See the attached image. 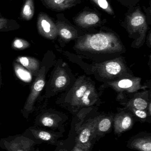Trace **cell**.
<instances>
[{
  "label": "cell",
  "mask_w": 151,
  "mask_h": 151,
  "mask_svg": "<svg viewBox=\"0 0 151 151\" xmlns=\"http://www.w3.org/2000/svg\"><path fill=\"white\" fill-rule=\"evenodd\" d=\"M101 9H103L105 12L111 15H113V10L112 9L110 4L107 0H93Z\"/></svg>",
  "instance_id": "obj_23"
},
{
  "label": "cell",
  "mask_w": 151,
  "mask_h": 151,
  "mask_svg": "<svg viewBox=\"0 0 151 151\" xmlns=\"http://www.w3.org/2000/svg\"><path fill=\"white\" fill-rule=\"evenodd\" d=\"M8 24V20L4 18H0V31L6 28Z\"/></svg>",
  "instance_id": "obj_27"
},
{
  "label": "cell",
  "mask_w": 151,
  "mask_h": 151,
  "mask_svg": "<svg viewBox=\"0 0 151 151\" xmlns=\"http://www.w3.org/2000/svg\"><path fill=\"white\" fill-rule=\"evenodd\" d=\"M37 26L39 34L47 39L53 40L58 35L56 25L46 13H39Z\"/></svg>",
  "instance_id": "obj_7"
},
{
  "label": "cell",
  "mask_w": 151,
  "mask_h": 151,
  "mask_svg": "<svg viewBox=\"0 0 151 151\" xmlns=\"http://www.w3.org/2000/svg\"><path fill=\"white\" fill-rule=\"evenodd\" d=\"M34 14L33 0H26L21 12V18L26 20L32 19Z\"/></svg>",
  "instance_id": "obj_18"
},
{
  "label": "cell",
  "mask_w": 151,
  "mask_h": 151,
  "mask_svg": "<svg viewBox=\"0 0 151 151\" xmlns=\"http://www.w3.org/2000/svg\"><path fill=\"white\" fill-rule=\"evenodd\" d=\"M67 78L62 73H59L53 80V85L56 89H59L65 86L67 83Z\"/></svg>",
  "instance_id": "obj_21"
},
{
  "label": "cell",
  "mask_w": 151,
  "mask_h": 151,
  "mask_svg": "<svg viewBox=\"0 0 151 151\" xmlns=\"http://www.w3.org/2000/svg\"><path fill=\"white\" fill-rule=\"evenodd\" d=\"M102 69L107 75H117L122 71L123 65L118 61H112L105 63Z\"/></svg>",
  "instance_id": "obj_17"
},
{
  "label": "cell",
  "mask_w": 151,
  "mask_h": 151,
  "mask_svg": "<svg viewBox=\"0 0 151 151\" xmlns=\"http://www.w3.org/2000/svg\"><path fill=\"white\" fill-rule=\"evenodd\" d=\"M30 46V43L25 40L17 38L14 39L12 43V47L18 50H23L28 48Z\"/></svg>",
  "instance_id": "obj_22"
},
{
  "label": "cell",
  "mask_w": 151,
  "mask_h": 151,
  "mask_svg": "<svg viewBox=\"0 0 151 151\" xmlns=\"http://www.w3.org/2000/svg\"><path fill=\"white\" fill-rule=\"evenodd\" d=\"M113 122L114 134L118 137L131 129L134 123L132 116L124 113L116 115Z\"/></svg>",
  "instance_id": "obj_11"
},
{
  "label": "cell",
  "mask_w": 151,
  "mask_h": 151,
  "mask_svg": "<svg viewBox=\"0 0 151 151\" xmlns=\"http://www.w3.org/2000/svg\"><path fill=\"white\" fill-rule=\"evenodd\" d=\"M14 70L18 77L23 81L29 82L32 80L31 73L21 65L17 63L14 64Z\"/></svg>",
  "instance_id": "obj_20"
},
{
  "label": "cell",
  "mask_w": 151,
  "mask_h": 151,
  "mask_svg": "<svg viewBox=\"0 0 151 151\" xmlns=\"http://www.w3.org/2000/svg\"><path fill=\"white\" fill-rule=\"evenodd\" d=\"M39 151V150H36V151Z\"/></svg>",
  "instance_id": "obj_29"
},
{
  "label": "cell",
  "mask_w": 151,
  "mask_h": 151,
  "mask_svg": "<svg viewBox=\"0 0 151 151\" xmlns=\"http://www.w3.org/2000/svg\"><path fill=\"white\" fill-rule=\"evenodd\" d=\"M35 124L40 127L49 128L53 131L58 130L63 133L65 131L61 119L51 114L47 113L39 116L35 120Z\"/></svg>",
  "instance_id": "obj_9"
},
{
  "label": "cell",
  "mask_w": 151,
  "mask_h": 151,
  "mask_svg": "<svg viewBox=\"0 0 151 151\" xmlns=\"http://www.w3.org/2000/svg\"><path fill=\"white\" fill-rule=\"evenodd\" d=\"M57 147V149L55 151H85L82 149L80 148L79 147L76 146L74 144L73 148L70 150H68L67 149H65L64 147H62L60 145H58Z\"/></svg>",
  "instance_id": "obj_25"
},
{
  "label": "cell",
  "mask_w": 151,
  "mask_h": 151,
  "mask_svg": "<svg viewBox=\"0 0 151 151\" xmlns=\"http://www.w3.org/2000/svg\"><path fill=\"white\" fill-rule=\"evenodd\" d=\"M100 21V18L96 13L83 12L78 15L75 19L76 24L82 27H88L95 25Z\"/></svg>",
  "instance_id": "obj_13"
},
{
  "label": "cell",
  "mask_w": 151,
  "mask_h": 151,
  "mask_svg": "<svg viewBox=\"0 0 151 151\" xmlns=\"http://www.w3.org/2000/svg\"><path fill=\"white\" fill-rule=\"evenodd\" d=\"M17 62L33 75L36 76L38 75L40 70V62L36 58L30 57H19Z\"/></svg>",
  "instance_id": "obj_14"
},
{
  "label": "cell",
  "mask_w": 151,
  "mask_h": 151,
  "mask_svg": "<svg viewBox=\"0 0 151 151\" xmlns=\"http://www.w3.org/2000/svg\"><path fill=\"white\" fill-rule=\"evenodd\" d=\"M45 68L43 66L40 69L39 73L32 85L30 94L25 104L23 110L25 117L27 118L28 114L33 111L35 103L45 85Z\"/></svg>",
  "instance_id": "obj_5"
},
{
  "label": "cell",
  "mask_w": 151,
  "mask_h": 151,
  "mask_svg": "<svg viewBox=\"0 0 151 151\" xmlns=\"http://www.w3.org/2000/svg\"><path fill=\"white\" fill-rule=\"evenodd\" d=\"M112 123V120L110 117L97 118L95 128L92 141L93 145L95 143V141H98L99 138H101L103 136L109 133L111 128Z\"/></svg>",
  "instance_id": "obj_12"
},
{
  "label": "cell",
  "mask_w": 151,
  "mask_h": 151,
  "mask_svg": "<svg viewBox=\"0 0 151 151\" xmlns=\"http://www.w3.org/2000/svg\"><path fill=\"white\" fill-rule=\"evenodd\" d=\"M134 112L137 117L142 119H144L147 117V113L144 110H134Z\"/></svg>",
  "instance_id": "obj_26"
},
{
  "label": "cell",
  "mask_w": 151,
  "mask_h": 151,
  "mask_svg": "<svg viewBox=\"0 0 151 151\" xmlns=\"http://www.w3.org/2000/svg\"><path fill=\"white\" fill-rule=\"evenodd\" d=\"M36 144L35 142L24 134L3 138L0 146L7 151H31Z\"/></svg>",
  "instance_id": "obj_4"
},
{
  "label": "cell",
  "mask_w": 151,
  "mask_h": 151,
  "mask_svg": "<svg viewBox=\"0 0 151 151\" xmlns=\"http://www.w3.org/2000/svg\"><path fill=\"white\" fill-rule=\"evenodd\" d=\"M127 147L139 151H151L150 133H139L131 137L127 143Z\"/></svg>",
  "instance_id": "obj_8"
},
{
  "label": "cell",
  "mask_w": 151,
  "mask_h": 151,
  "mask_svg": "<svg viewBox=\"0 0 151 151\" xmlns=\"http://www.w3.org/2000/svg\"><path fill=\"white\" fill-rule=\"evenodd\" d=\"M95 93L94 87L88 84L87 83H82L76 85L73 92V104L75 105H90V100L89 97Z\"/></svg>",
  "instance_id": "obj_6"
},
{
  "label": "cell",
  "mask_w": 151,
  "mask_h": 151,
  "mask_svg": "<svg viewBox=\"0 0 151 151\" xmlns=\"http://www.w3.org/2000/svg\"><path fill=\"white\" fill-rule=\"evenodd\" d=\"M113 86L120 89L134 90L137 89V82L131 79H125L113 83Z\"/></svg>",
  "instance_id": "obj_19"
},
{
  "label": "cell",
  "mask_w": 151,
  "mask_h": 151,
  "mask_svg": "<svg viewBox=\"0 0 151 151\" xmlns=\"http://www.w3.org/2000/svg\"><path fill=\"white\" fill-rule=\"evenodd\" d=\"M77 0H44L45 4L52 9L63 11L75 6Z\"/></svg>",
  "instance_id": "obj_15"
},
{
  "label": "cell",
  "mask_w": 151,
  "mask_h": 151,
  "mask_svg": "<svg viewBox=\"0 0 151 151\" xmlns=\"http://www.w3.org/2000/svg\"><path fill=\"white\" fill-rule=\"evenodd\" d=\"M97 118L78 128L74 138V145L85 151H91L92 141Z\"/></svg>",
  "instance_id": "obj_3"
},
{
  "label": "cell",
  "mask_w": 151,
  "mask_h": 151,
  "mask_svg": "<svg viewBox=\"0 0 151 151\" xmlns=\"http://www.w3.org/2000/svg\"><path fill=\"white\" fill-rule=\"evenodd\" d=\"M76 47L81 50L101 53H113L122 49L120 42L114 35L104 32L87 35L78 40Z\"/></svg>",
  "instance_id": "obj_1"
},
{
  "label": "cell",
  "mask_w": 151,
  "mask_h": 151,
  "mask_svg": "<svg viewBox=\"0 0 151 151\" xmlns=\"http://www.w3.org/2000/svg\"><path fill=\"white\" fill-rule=\"evenodd\" d=\"M1 69H0V87H1Z\"/></svg>",
  "instance_id": "obj_28"
},
{
  "label": "cell",
  "mask_w": 151,
  "mask_h": 151,
  "mask_svg": "<svg viewBox=\"0 0 151 151\" xmlns=\"http://www.w3.org/2000/svg\"><path fill=\"white\" fill-rule=\"evenodd\" d=\"M127 25L129 31L133 32L139 31L144 34L147 29L145 17L139 9L128 17Z\"/></svg>",
  "instance_id": "obj_10"
},
{
  "label": "cell",
  "mask_w": 151,
  "mask_h": 151,
  "mask_svg": "<svg viewBox=\"0 0 151 151\" xmlns=\"http://www.w3.org/2000/svg\"><path fill=\"white\" fill-rule=\"evenodd\" d=\"M23 134L33 140L37 145L46 143L57 146L60 142V141L59 139L63 137V133L62 132L45 130L35 127L27 129Z\"/></svg>",
  "instance_id": "obj_2"
},
{
  "label": "cell",
  "mask_w": 151,
  "mask_h": 151,
  "mask_svg": "<svg viewBox=\"0 0 151 151\" xmlns=\"http://www.w3.org/2000/svg\"><path fill=\"white\" fill-rule=\"evenodd\" d=\"M133 105L136 110H144L148 106V103L142 98H137L134 100Z\"/></svg>",
  "instance_id": "obj_24"
},
{
  "label": "cell",
  "mask_w": 151,
  "mask_h": 151,
  "mask_svg": "<svg viewBox=\"0 0 151 151\" xmlns=\"http://www.w3.org/2000/svg\"><path fill=\"white\" fill-rule=\"evenodd\" d=\"M56 25L58 34L64 40L73 39L76 35L74 29L71 26L63 22H58Z\"/></svg>",
  "instance_id": "obj_16"
}]
</instances>
